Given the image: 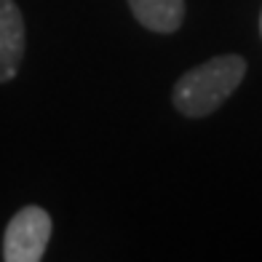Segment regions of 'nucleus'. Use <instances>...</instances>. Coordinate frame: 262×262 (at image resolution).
Returning a JSON list of instances; mask_svg holds the SVG:
<instances>
[{"label":"nucleus","instance_id":"1","mask_svg":"<svg viewBox=\"0 0 262 262\" xmlns=\"http://www.w3.org/2000/svg\"><path fill=\"white\" fill-rule=\"evenodd\" d=\"M246 75V62L238 54L214 56L198 64L174 83L171 102L187 118H206L241 86Z\"/></svg>","mask_w":262,"mask_h":262},{"label":"nucleus","instance_id":"2","mask_svg":"<svg viewBox=\"0 0 262 262\" xmlns=\"http://www.w3.org/2000/svg\"><path fill=\"white\" fill-rule=\"evenodd\" d=\"M51 238V217L40 206H25L11 217L3 235L6 262H38Z\"/></svg>","mask_w":262,"mask_h":262},{"label":"nucleus","instance_id":"3","mask_svg":"<svg viewBox=\"0 0 262 262\" xmlns=\"http://www.w3.org/2000/svg\"><path fill=\"white\" fill-rule=\"evenodd\" d=\"M25 16L14 0H0V83L14 80L25 59Z\"/></svg>","mask_w":262,"mask_h":262},{"label":"nucleus","instance_id":"4","mask_svg":"<svg viewBox=\"0 0 262 262\" xmlns=\"http://www.w3.org/2000/svg\"><path fill=\"white\" fill-rule=\"evenodd\" d=\"M131 14L152 32H177L185 21V0H128Z\"/></svg>","mask_w":262,"mask_h":262},{"label":"nucleus","instance_id":"5","mask_svg":"<svg viewBox=\"0 0 262 262\" xmlns=\"http://www.w3.org/2000/svg\"><path fill=\"white\" fill-rule=\"evenodd\" d=\"M259 30H262V19H259Z\"/></svg>","mask_w":262,"mask_h":262}]
</instances>
